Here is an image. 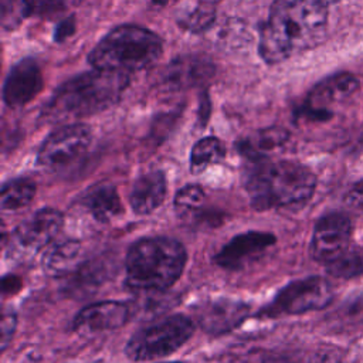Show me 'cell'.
<instances>
[{"label": "cell", "mask_w": 363, "mask_h": 363, "mask_svg": "<svg viewBox=\"0 0 363 363\" xmlns=\"http://www.w3.org/2000/svg\"><path fill=\"white\" fill-rule=\"evenodd\" d=\"M326 28L325 0H275L261 27L259 55L269 65L279 64L320 44Z\"/></svg>", "instance_id": "1"}, {"label": "cell", "mask_w": 363, "mask_h": 363, "mask_svg": "<svg viewBox=\"0 0 363 363\" xmlns=\"http://www.w3.org/2000/svg\"><path fill=\"white\" fill-rule=\"evenodd\" d=\"M129 74L92 68L61 84L41 111L47 122H62L113 106L130 82Z\"/></svg>", "instance_id": "2"}, {"label": "cell", "mask_w": 363, "mask_h": 363, "mask_svg": "<svg viewBox=\"0 0 363 363\" xmlns=\"http://www.w3.org/2000/svg\"><path fill=\"white\" fill-rule=\"evenodd\" d=\"M251 164L245 176V189L254 208H299L313 196L316 177L306 166L268 159Z\"/></svg>", "instance_id": "3"}, {"label": "cell", "mask_w": 363, "mask_h": 363, "mask_svg": "<svg viewBox=\"0 0 363 363\" xmlns=\"http://www.w3.org/2000/svg\"><path fill=\"white\" fill-rule=\"evenodd\" d=\"M187 252L169 237H145L135 241L126 255L125 284L136 292L166 291L182 275Z\"/></svg>", "instance_id": "4"}, {"label": "cell", "mask_w": 363, "mask_h": 363, "mask_svg": "<svg viewBox=\"0 0 363 363\" xmlns=\"http://www.w3.org/2000/svg\"><path fill=\"white\" fill-rule=\"evenodd\" d=\"M163 51L162 38L139 26L123 24L111 30L89 52L94 68L132 75L153 65Z\"/></svg>", "instance_id": "5"}, {"label": "cell", "mask_w": 363, "mask_h": 363, "mask_svg": "<svg viewBox=\"0 0 363 363\" xmlns=\"http://www.w3.org/2000/svg\"><path fill=\"white\" fill-rule=\"evenodd\" d=\"M194 332V323L184 315H172L138 330L126 343L125 353L133 362L169 356L180 349Z\"/></svg>", "instance_id": "6"}, {"label": "cell", "mask_w": 363, "mask_h": 363, "mask_svg": "<svg viewBox=\"0 0 363 363\" xmlns=\"http://www.w3.org/2000/svg\"><path fill=\"white\" fill-rule=\"evenodd\" d=\"M333 299L330 282L323 277H306L295 279L281 288L275 296L258 313L262 318H279L299 315L326 308Z\"/></svg>", "instance_id": "7"}, {"label": "cell", "mask_w": 363, "mask_h": 363, "mask_svg": "<svg viewBox=\"0 0 363 363\" xmlns=\"http://www.w3.org/2000/svg\"><path fill=\"white\" fill-rule=\"evenodd\" d=\"M64 224L62 214L55 208H40L21 221L11 233L7 255L14 261H27L47 247Z\"/></svg>", "instance_id": "8"}, {"label": "cell", "mask_w": 363, "mask_h": 363, "mask_svg": "<svg viewBox=\"0 0 363 363\" xmlns=\"http://www.w3.org/2000/svg\"><path fill=\"white\" fill-rule=\"evenodd\" d=\"M91 140L92 132L86 125H64L43 142L37 153V164L45 170L64 169L85 155Z\"/></svg>", "instance_id": "9"}, {"label": "cell", "mask_w": 363, "mask_h": 363, "mask_svg": "<svg viewBox=\"0 0 363 363\" xmlns=\"http://www.w3.org/2000/svg\"><path fill=\"white\" fill-rule=\"evenodd\" d=\"M359 86V81L349 72H339L322 79L309 92L298 116L305 121L325 122L332 118L330 105L350 96Z\"/></svg>", "instance_id": "10"}, {"label": "cell", "mask_w": 363, "mask_h": 363, "mask_svg": "<svg viewBox=\"0 0 363 363\" xmlns=\"http://www.w3.org/2000/svg\"><path fill=\"white\" fill-rule=\"evenodd\" d=\"M352 237V221L342 211H329L315 224L311 240V255L319 262H330L347 250Z\"/></svg>", "instance_id": "11"}, {"label": "cell", "mask_w": 363, "mask_h": 363, "mask_svg": "<svg viewBox=\"0 0 363 363\" xmlns=\"http://www.w3.org/2000/svg\"><path fill=\"white\" fill-rule=\"evenodd\" d=\"M277 242L268 231H245L233 237L214 255V262L230 271L242 269L258 261Z\"/></svg>", "instance_id": "12"}, {"label": "cell", "mask_w": 363, "mask_h": 363, "mask_svg": "<svg viewBox=\"0 0 363 363\" xmlns=\"http://www.w3.org/2000/svg\"><path fill=\"white\" fill-rule=\"evenodd\" d=\"M130 319L129 303L121 301H102L86 305L74 318L72 328L79 335H94L113 330Z\"/></svg>", "instance_id": "13"}, {"label": "cell", "mask_w": 363, "mask_h": 363, "mask_svg": "<svg viewBox=\"0 0 363 363\" xmlns=\"http://www.w3.org/2000/svg\"><path fill=\"white\" fill-rule=\"evenodd\" d=\"M43 88L41 68L34 58H23L14 64L3 84V101L9 108L28 104Z\"/></svg>", "instance_id": "14"}, {"label": "cell", "mask_w": 363, "mask_h": 363, "mask_svg": "<svg viewBox=\"0 0 363 363\" xmlns=\"http://www.w3.org/2000/svg\"><path fill=\"white\" fill-rule=\"evenodd\" d=\"M196 315L203 330L221 335L237 328L250 315V305L234 299H216L204 302Z\"/></svg>", "instance_id": "15"}, {"label": "cell", "mask_w": 363, "mask_h": 363, "mask_svg": "<svg viewBox=\"0 0 363 363\" xmlns=\"http://www.w3.org/2000/svg\"><path fill=\"white\" fill-rule=\"evenodd\" d=\"M167 193V182L164 173L153 170L140 176L130 190L129 203L136 214L145 216L159 208Z\"/></svg>", "instance_id": "16"}, {"label": "cell", "mask_w": 363, "mask_h": 363, "mask_svg": "<svg viewBox=\"0 0 363 363\" xmlns=\"http://www.w3.org/2000/svg\"><path fill=\"white\" fill-rule=\"evenodd\" d=\"M211 71L213 68L206 60L196 57H179L166 67L162 75V84L170 91L184 89L203 82L210 77Z\"/></svg>", "instance_id": "17"}, {"label": "cell", "mask_w": 363, "mask_h": 363, "mask_svg": "<svg viewBox=\"0 0 363 363\" xmlns=\"http://www.w3.org/2000/svg\"><path fill=\"white\" fill-rule=\"evenodd\" d=\"M288 138H289V133L285 129L278 126H271V128L257 130L255 133L247 136L245 139H241L237 143V149L251 163L261 162L268 159V155L271 152L284 146Z\"/></svg>", "instance_id": "18"}, {"label": "cell", "mask_w": 363, "mask_h": 363, "mask_svg": "<svg viewBox=\"0 0 363 363\" xmlns=\"http://www.w3.org/2000/svg\"><path fill=\"white\" fill-rule=\"evenodd\" d=\"M81 242L77 240L58 241L43 255V269L50 277H65L79 267Z\"/></svg>", "instance_id": "19"}, {"label": "cell", "mask_w": 363, "mask_h": 363, "mask_svg": "<svg viewBox=\"0 0 363 363\" xmlns=\"http://www.w3.org/2000/svg\"><path fill=\"white\" fill-rule=\"evenodd\" d=\"M82 203L91 216L99 223H109L123 211L118 190L112 184H98L89 189L85 193Z\"/></svg>", "instance_id": "20"}, {"label": "cell", "mask_w": 363, "mask_h": 363, "mask_svg": "<svg viewBox=\"0 0 363 363\" xmlns=\"http://www.w3.org/2000/svg\"><path fill=\"white\" fill-rule=\"evenodd\" d=\"M35 196V184L30 179L18 177L9 180L1 187V210L17 211L28 206Z\"/></svg>", "instance_id": "21"}, {"label": "cell", "mask_w": 363, "mask_h": 363, "mask_svg": "<svg viewBox=\"0 0 363 363\" xmlns=\"http://www.w3.org/2000/svg\"><path fill=\"white\" fill-rule=\"evenodd\" d=\"M216 18V9L213 3L197 1L184 6L177 14V23L187 31L201 33L206 31Z\"/></svg>", "instance_id": "22"}, {"label": "cell", "mask_w": 363, "mask_h": 363, "mask_svg": "<svg viewBox=\"0 0 363 363\" xmlns=\"http://www.w3.org/2000/svg\"><path fill=\"white\" fill-rule=\"evenodd\" d=\"M225 156V147L223 142L214 136H207L196 142L190 153V170L200 173L210 164L218 163Z\"/></svg>", "instance_id": "23"}, {"label": "cell", "mask_w": 363, "mask_h": 363, "mask_svg": "<svg viewBox=\"0 0 363 363\" xmlns=\"http://www.w3.org/2000/svg\"><path fill=\"white\" fill-rule=\"evenodd\" d=\"M326 272L335 278H353L363 274V251L346 250L326 264Z\"/></svg>", "instance_id": "24"}, {"label": "cell", "mask_w": 363, "mask_h": 363, "mask_svg": "<svg viewBox=\"0 0 363 363\" xmlns=\"http://www.w3.org/2000/svg\"><path fill=\"white\" fill-rule=\"evenodd\" d=\"M204 191L197 184H187L182 187L174 196V208L180 216H189L197 211L204 203Z\"/></svg>", "instance_id": "25"}, {"label": "cell", "mask_w": 363, "mask_h": 363, "mask_svg": "<svg viewBox=\"0 0 363 363\" xmlns=\"http://www.w3.org/2000/svg\"><path fill=\"white\" fill-rule=\"evenodd\" d=\"M27 17L26 0H1V26L11 30Z\"/></svg>", "instance_id": "26"}, {"label": "cell", "mask_w": 363, "mask_h": 363, "mask_svg": "<svg viewBox=\"0 0 363 363\" xmlns=\"http://www.w3.org/2000/svg\"><path fill=\"white\" fill-rule=\"evenodd\" d=\"M17 326V318L16 313L10 309H6L1 316V349L4 350L7 345L10 343L13 333Z\"/></svg>", "instance_id": "27"}, {"label": "cell", "mask_w": 363, "mask_h": 363, "mask_svg": "<svg viewBox=\"0 0 363 363\" xmlns=\"http://www.w3.org/2000/svg\"><path fill=\"white\" fill-rule=\"evenodd\" d=\"M345 204L357 211H363V183L353 186L345 196Z\"/></svg>", "instance_id": "28"}, {"label": "cell", "mask_w": 363, "mask_h": 363, "mask_svg": "<svg viewBox=\"0 0 363 363\" xmlns=\"http://www.w3.org/2000/svg\"><path fill=\"white\" fill-rule=\"evenodd\" d=\"M313 363H342V356L337 349H323L313 357Z\"/></svg>", "instance_id": "29"}, {"label": "cell", "mask_w": 363, "mask_h": 363, "mask_svg": "<svg viewBox=\"0 0 363 363\" xmlns=\"http://www.w3.org/2000/svg\"><path fill=\"white\" fill-rule=\"evenodd\" d=\"M74 31V18H67L65 21L60 23L58 27L55 28V41H62L64 38H67L68 35H71Z\"/></svg>", "instance_id": "30"}, {"label": "cell", "mask_w": 363, "mask_h": 363, "mask_svg": "<svg viewBox=\"0 0 363 363\" xmlns=\"http://www.w3.org/2000/svg\"><path fill=\"white\" fill-rule=\"evenodd\" d=\"M166 363H180V362H166Z\"/></svg>", "instance_id": "31"}]
</instances>
